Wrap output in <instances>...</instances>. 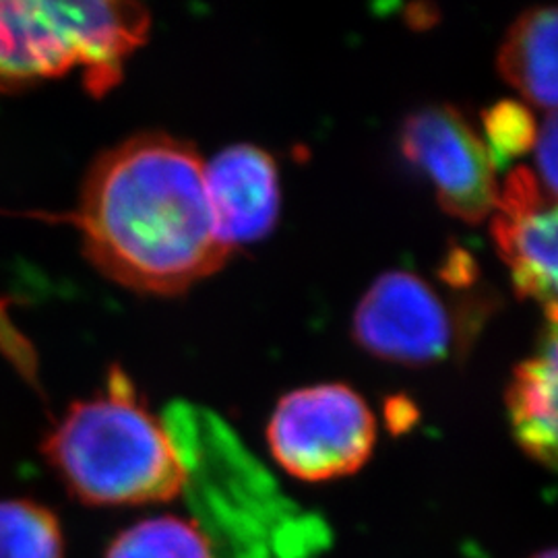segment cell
I'll use <instances>...</instances> for the list:
<instances>
[{"mask_svg": "<svg viewBox=\"0 0 558 558\" xmlns=\"http://www.w3.org/2000/svg\"><path fill=\"white\" fill-rule=\"evenodd\" d=\"M69 220L106 278L145 294H180L216 274L232 251L218 236L197 149L166 133H141L104 151Z\"/></svg>", "mask_w": 558, "mask_h": 558, "instance_id": "cell-1", "label": "cell"}, {"mask_svg": "<svg viewBox=\"0 0 558 558\" xmlns=\"http://www.w3.org/2000/svg\"><path fill=\"white\" fill-rule=\"evenodd\" d=\"M44 456L87 505L166 502L184 490V470L161 420L120 368L110 371L104 393L66 410L44 440Z\"/></svg>", "mask_w": 558, "mask_h": 558, "instance_id": "cell-2", "label": "cell"}, {"mask_svg": "<svg viewBox=\"0 0 558 558\" xmlns=\"http://www.w3.org/2000/svg\"><path fill=\"white\" fill-rule=\"evenodd\" d=\"M140 2L0 0V92L57 80L83 66L92 96L122 77V64L149 34Z\"/></svg>", "mask_w": 558, "mask_h": 558, "instance_id": "cell-3", "label": "cell"}, {"mask_svg": "<svg viewBox=\"0 0 558 558\" xmlns=\"http://www.w3.org/2000/svg\"><path fill=\"white\" fill-rule=\"evenodd\" d=\"M267 439L288 474L320 482L360 470L373 453L377 426L371 408L354 389L329 383L279 399Z\"/></svg>", "mask_w": 558, "mask_h": 558, "instance_id": "cell-4", "label": "cell"}, {"mask_svg": "<svg viewBox=\"0 0 558 558\" xmlns=\"http://www.w3.org/2000/svg\"><path fill=\"white\" fill-rule=\"evenodd\" d=\"M399 141L403 156L435 184L449 216L480 223L495 211L497 168L484 140L453 106H426L410 114Z\"/></svg>", "mask_w": 558, "mask_h": 558, "instance_id": "cell-5", "label": "cell"}, {"mask_svg": "<svg viewBox=\"0 0 558 558\" xmlns=\"http://www.w3.org/2000/svg\"><path fill=\"white\" fill-rule=\"evenodd\" d=\"M354 338L379 359L418 366L449 354L456 325L428 281L408 271H389L360 300Z\"/></svg>", "mask_w": 558, "mask_h": 558, "instance_id": "cell-6", "label": "cell"}, {"mask_svg": "<svg viewBox=\"0 0 558 558\" xmlns=\"http://www.w3.org/2000/svg\"><path fill=\"white\" fill-rule=\"evenodd\" d=\"M557 199L530 168H515L493 211V239L521 299L538 300L557 320Z\"/></svg>", "mask_w": 558, "mask_h": 558, "instance_id": "cell-7", "label": "cell"}, {"mask_svg": "<svg viewBox=\"0 0 558 558\" xmlns=\"http://www.w3.org/2000/svg\"><path fill=\"white\" fill-rule=\"evenodd\" d=\"M205 189L228 248L267 236L279 214L278 166L255 145H234L205 163Z\"/></svg>", "mask_w": 558, "mask_h": 558, "instance_id": "cell-8", "label": "cell"}, {"mask_svg": "<svg viewBox=\"0 0 558 558\" xmlns=\"http://www.w3.org/2000/svg\"><path fill=\"white\" fill-rule=\"evenodd\" d=\"M557 320H548L542 350L519 364L507 391L515 439L546 468L557 463Z\"/></svg>", "mask_w": 558, "mask_h": 558, "instance_id": "cell-9", "label": "cell"}, {"mask_svg": "<svg viewBox=\"0 0 558 558\" xmlns=\"http://www.w3.org/2000/svg\"><path fill=\"white\" fill-rule=\"evenodd\" d=\"M555 7L523 13L500 48L499 71L519 94L548 112L557 106V34Z\"/></svg>", "mask_w": 558, "mask_h": 558, "instance_id": "cell-10", "label": "cell"}, {"mask_svg": "<svg viewBox=\"0 0 558 558\" xmlns=\"http://www.w3.org/2000/svg\"><path fill=\"white\" fill-rule=\"evenodd\" d=\"M106 558H214L205 534L191 521L156 518L124 530Z\"/></svg>", "mask_w": 558, "mask_h": 558, "instance_id": "cell-11", "label": "cell"}, {"mask_svg": "<svg viewBox=\"0 0 558 558\" xmlns=\"http://www.w3.org/2000/svg\"><path fill=\"white\" fill-rule=\"evenodd\" d=\"M59 519L32 500H0V558H62Z\"/></svg>", "mask_w": 558, "mask_h": 558, "instance_id": "cell-12", "label": "cell"}, {"mask_svg": "<svg viewBox=\"0 0 558 558\" xmlns=\"http://www.w3.org/2000/svg\"><path fill=\"white\" fill-rule=\"evenodd\" d=\"M484 133V143L495 168L530 151L538 135L532 112L523 104L513 100L499 101L486 110Z\"/></svg>", "mask_w": 558, "mask_h": 558, "instance_id": "cell-13", "label": "cell"}, {"mask_svg": "<svg viewBox=\"0 0 558 558\" xmlns=\"http://www.w3.org/2000/svg\"><path fill=\"white\" fill-rule=\"evenodd\" d=\"M557 114L548 112L544 126L539 129L536 135V163L539 170V184L544 191L557 199Z\"/></svg>", "mask_w": 558, "mask_h": 558, "instance_id": "cell-14", "label": "cell"}, {"mask_svg": "<svg viewBox=\"0 0 558 558\" xmlns=\"http://www.w3.org/2000/svg\"><path fill=\"white\" fill-rule=\"evenodd\" d=\"M534 558H557V550L555 548H550V550H544V553H539Z\"/></svg>", "mask_w": 558, "mask_h": 558, "instance_id": "cell-15", "label": "cell"}]
</instances>
